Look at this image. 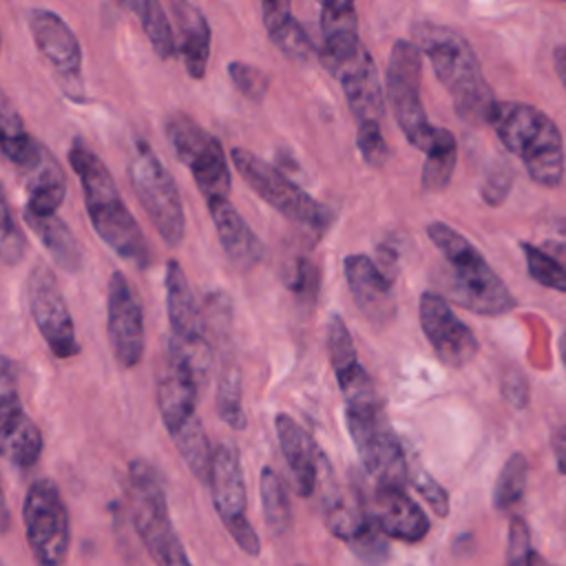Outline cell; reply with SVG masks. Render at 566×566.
<instances>
[{
  "label": "cell",
  "mask_w": 566,
  "mask_h": 566,
  "mask_svg": "<svg viewBox=\"0 0 566 566\" xmlns=\"http://www.w3.org/2000/svg\"><path fill=\"white\" fill-rule=\"evenodd\" d=\"M497 139L522 159L528 177L555 188L564 177V142L557 124L539 108L524 102H497L491 122Z\"/></svg>",
  "instance_id": "obj_5"
},
{
  "label": "cell",
  "mask_w": 566,
  "mask_h": 566,
  "mask_svg": "<svg viewBox=\"0 0 566 566\" xmlns=\"http://www.w3.org/2000/svg\"><path fill=\"white\" fill-rule=\"evenodd\" d=\"M533 546H531V531L528 524L515 515L511 517L509 524V542H506V564L509 566H528L531 555H533Z\"/></svg>",
  "instance_id": "obj_41"
},
{
  "label": "cell",
  "mask_w": 566,
  "mask_h": 566,
  "mask_svg": "<svg viewBox=\"0 0 566 566\" xmlns=\"http://www.w3.org/2000/svg\"><path fill=\"white\" fill-rule=\"evenodd\" d=\"M356 146L365 164L371 168H382L389 159V146L380 133L378 122L356 124Z\"/></svg>",
  "instance_id": "obj_39"
},
{
  "label": "cell",
  "mask_w": 566,
  "mask_h": 566,
  "mask_svg": "<svg viewBox=\"0 0 566 566\" xmlns=\"http://www.w3.org/2000/svg\"><path fill=\"white\" fill-rule=\"evenodd\" d=\"M201 385L203 382L199 380L188 358L179 352L177 345L168 340L157 374L159 413L190 473L197 480L208 482L214 449L210 447L203 424L197 416V394Z\"/></svg>",
  "instance_id": "obj_3"
},
{
  "label": "cell",
  "mask_w": 566,
  "mask_h": 566,
  "mask_svg": "<svg viewBox=\"0 0 566 566\" xmlns=\"http://www.w3.org/2000/svg\"><path fill=\"white\" fill-rule=\"evenodd\" d=\"M528 566H551L542 555H537V553H533L531 555V562H528Z\"/></svg>",
  "instance_id": "obj_50"
},
{
  "label": "cell",
  "mask_w": 566,
  "mask_h": 566,
  "mask_svg": "<svg viewBox=\"0 0 566 566\" xmlns=\"http://www.w3.org/2000/svg\"><path fill=\"white\" fill-rule=\"evenodd\" d=\"M175 18L179 24V55L184 66L192 80H201L206 75L208 57H210V27L206 15L197 9L192 0H172Z\"/></svg>",
  "instance_id": "obj_26"
},
{
  "label": "cell",
  "mask_w": 566,
  "mask_h": 566,
  "mask_svg": "<svg viewBox=\"0 0 566 566\" xmlns=\"http://www.w3.org/2000/svg\"><path fill=\"white\" fill-rule=\"evenodd\" d=\"M29 31L40 55L53 69L62 93L75 104L86 102V88L82 80V49L71 27L49 9H31Z\"/></svg>",
  "instance_id": "obj_15"
},
{
  "label": "cell",
  "mask_w": 566,
  "mask_h": 566,
  "mask_svg": "<svg viewBox=\"0 0 566 566\" xmlns=\"http://www.w3.org/2000/svg\"><path fill=\"white\" fill-rule=\"evenodd\" d=\"M551 447H553V453H555L557 471H559L562 475H566V424L553 429Z\"/></svg>",
  "instance_id": "obj_48"
},
{
  "label": "cell",
  "mask_w": 566,
  "mask_h": 566,
  "mask_svg": "<svg viewBox=\"0 0 566 566\" xmlns=\"http://www.w3.org/2000/svg\"><path fill=\"white\" fill-rule=\"evenodd\" d=\"M513 184V172L506 164H497L493 166L484 179H482V186H480V195L486 203L491 206H500L504 201V197L509 195V188Z\"/></svg>",
  "instance_id": "obj_44"
},
{
  "label": "cell",
  "mask_w": 566,
  "mask_h": 566,
  "mask_svg": "<svg viewBox=\"0 0 566 566\" xmlns=\"http://www.w3.org/2000/svg\"><path fill=\"white\" fill-rule=\"evenodd\" d=\"M128 177L135 197L148 214L153 228L168 248H177L186 232V214L177 184L159 161L146 139L135 142L128 164Z\"/></svg>",
  "instance_id": "obj_7"
},
{
  "label": "cell",
  "mask_w": 566,
  "mask_h": 566,
  "mask_svg": "<svg viewBox=\"0 0 566 566\" xmlns=\"http://www.w3.org/2000/svg\"><path fill=\"white\" fill-rule=\"evenodd\" d=\"M418 316L429 345L447 367L460 369L475 358L480 347L478 338L469 325L453 314L444 296L436 292H422Z\"/></svg>",
  "instance_id": "obj_18"
},
{
  "label": "cell",
  "mask_w": 566,
  "mask_h": 566,
  "mask_svg": "<svg viewBox=\"0 0 566 566\" xmlns=\"http://www.w3.org/2000/svg\"><path fill=\"white\" fill-rule=\"evenodd\" d=\"M0 243H2V261L7 265H13L24 256L27 239H24L22 230L18 228V221L11 214L9 201L2 203V241Z\"/></svg>",
  "instance_id": "obj_42"
},
{
  "label": "cell",
  "mask_w": 566,
  "mask_h": 566,
  "mask_svg": "<svg viewBox=\"0 0 566 566\" xmlns=\"http://www.w3.org/2000/svg\"><path fill=\"white\" fill-rule=\"evenodd\" d=\"M206 203L228 261L241 272L254 270L265 252L261 239L228 199H210Z\"/></svg>",
  "instance_id": "obj_24"
},
{
  "label": "cell",
  "mask_w": 566,
  "mask_h": 566,
  "mask_svg": "<svg viewBox=\"0 0 566 566\" xmlns=\"http://www.w3.org/2000/svg\"><path fill=\"white\" fill-rule=\"evenodd\" d=\"M427 234L449 265L444 290L453 303L482 316H500L515 307L504 281L467 237L442 221L429 223Z\"/></svg>",
  "instance_id": "obj_4"
},
{
  "label": "cell",
  "mask_w": 566,
  "mask_h": 566,
  "mask_svg": "<svg viewBox=\"0 0 566 566\" xmlns=\"http://www.w3.org/2000/svg\"><path fill=\"white\" fill-rule=\"evenodd\" d=\"M259 486H261V504H263L265 524L276 535L290 531L292 509H290V500H287V493H285V486H283L279 473L270 467H263Z\"/></svg>",
  "instance_id": "obj_34"
},
{
  "label": "cell",
  "mask_w": 566,
  "mask_h": 566,
  "mask_svg": "<svg viewBox=\"0 0 566 566\" xmlns=\"http://www.w3.org/2000/svg\"><path fill=\"white\" fill-rule=\"evenodd\" d=\"M279 444L283 451V458L287 462V469L292 473L294 489L298 495L310 497L316 478H318V451L312 442V438L305 433V429L287 413H279L274 420Z\"/></svg>",
  "instance_id": "obj_25"
},
{
  "label": "cell",
  "mask_w": 566,
  "mask_h": 566,
  "mask_svg": "<svg viewBox=\"0 0 566 566\" xmlns=\"http://www.w3.org/2000/svg\"><path fill=\"white\" fill-rule=\"evenodd\" d=\"M385 537H387V535H385L376 524H371L369 531L363 533L358 539H354L349 546H352V551H354L363 562L376 566V564H380V562L387 557Z\"/></svg>",
  "instance_id": "obj_45"
},
{
  "label": "cell",
  "mask_w": 566,
  "mask_h": 566,
  "mask_svg": "<svg viewBox=\"0 0 566 566\" xmlns=\"http://www.w3.org/2000/svg\"><path fill=\"white\" fill-rule=\"evenodd\" d=\"M164 285H166V307H168V321H170L168 340L179 347V352L188 358V363L197 371L199 380L206 382L212 367V347L206 338L201 312L195 303V296L190 292L188 279L179 261L170 259L166 263Z\"/></svg>",
  "instance_id": "obj_13"
},
{
  "label": "cell",
  "mask_w": 566,
  "mask_h": 566,
  "mask_svg": "<svg viewBox=\"0 0 566 566\" xmlns=\"http://www.w3.org/2000/svg\"><path fill=\"white\" fill-rule=\"evenodd\" d=\"M559 354H562V360H564V367H566V332L559 338Z\"/></svg>",
  "instance_id": "obj_51"
},
{
  "label": "cell",
  "mask_w": 566,
  "mask_h": 566,
  "mask_svg": "<svg viewBox=\"0 0 566 566\" xmlns=\"http://www.w3.org/2000/svg\"><path fill=\"white\" fill-rule=\"evenodd\" d=\"M128 493L135 531L153 562L157 566H195L175 533L161 480L148 462H130Z\"/></svg>",
  "instance_id": "obj_6"
},
{
  "label": "cell",
  "mask_w": 566,
  "mask_h": 566,
  "mask_svg": "<svg viewBox=\"0 0 566 566\" xmlns=\"http://www.w3.org/2000/svg\"><path fill=\"white\" fill-rule=\"evenodd\" d=\"M409 480L416 486V491L427 500V504L433 509L436 515L444 517L449 513V495H447V491L427 471H422L418 467L416 471H409Z\"/></svg>",
  "instance_id": "obj_43"
},
{
  "label": "cell",
  "mask_w": 566,
  "mask_h": 566,
  "mask_svg": "<svg viewBox=\"0 0 566 566\" xmlns=\"http://www.w3.org/2000/svg\"><path fill=\"white\" fill-rule=\"evenodd\" d=\"M376 265H378V270L394 283L396 281V274H398V250L394 248V243H382V245H378V250H376Z\"/></svg>",
  "instance_id": "obj_47"
},
{
  "label": "cell",
  "mask_w": 566,
  "mask_h": 566,
  "mask_svg": "<svg viewBox=\"0 0 566 566\" xmlns=\"http://www.w3.org/2000/svg\"><path fill=\"white\" fill-rule=\"evenodd\" d=\"M2 124H0V146L4 157L20 170L27 172L44 155V146L29 135L20 113L11 106L9 97H2Z\"/></svg>",
  "instance_id": "obj_30"
},
{
  "label": "cell",
  "mask_w": 566,
  "mask_h": 566,
  "mask_svg": "<svg viewBox=\"0 0 566 566\" xmlns=\"http://www.w3.org/2000/svg\"><path fill=\"white\" fill-rule=\"evenodd\" d=\"M526 478H528V460L524 453H513L502 471H500V478L495 482V489H493V506L497 511H509L513 509L524 491H526Z\"/></svg>",
  "instance_id": "obj_36"
},
{
  "label": "cell",
  "mask_w": 566,
  "mask_h": 566,
  "mask_svg": "<svg viewBox=\"0 0 566 566\" xmlns=\"http://www.w3.org/2000/svg\"><path fill=\"white\" fill-rule=\"evenodd\" d=\"M553 60H555V71H557V75H559V80H562V84L566 88V44L555 49Z\"/></svg>",
  "instance_id": "obj_49"
},
{
  "label": "cell",
  "mask_w": 566,
  "mask_h": 566,
  "mask_svg": "<svg viewBox=\"0 0 566 566\" xmlns=\"http://www.w3.org/2000/svg\"><path fill=\"white\" fill-rule=\"evenodd\" d=\"M455 161H458V142L451 130L438 126V133L424 153V164L420 175L422 188L427 192L444 190L453 177Z\"/></svg>",
  "instance_id": "obj_32"
},
{
  "label": "cell",
  "mask_w": 566,
  "mask_h": 566,
  "mask_svg": "<svg viewBox=\"0 0 566 566\" xmlns=\"http://www.w3.org/2000/svg\"><path fill=\"white\" fill-rule=\"evenodd\" d=\"M230 157L245 184L292 223L314 234H321L329 226L332 212L294 181H290L281 170L265 164L261 157L245 148H232Z\"/></svg>",
  "instance_id": "obj_8"
},
{
  "label": "cell",
  "mask_w": 566,
  "mask_h": 566,
  "mask_svg": "<svg viewBox=\"0 0 566 566\" xmlns=\"http://www.w3.org/2000/svg\"><path fill=\"white\" fill-rule=\"evenodd\" d=\"M24 221L38 234L40 243L51 254L57 268L71 274L82 270V261H84L82 243L75 239L71 228L57 214L24 212Z\"/></svg>",
  "instance_id": "obj_29"
},
{
  "label": "cell",
  "mask_w": 566,
  "mask_h": 566,
  "mask_svg": "<svg viewBox=\"0 0 566 566\" xmlns=\"http://www.w3.org/2000/svg\"><path fill=\"white\" fill-rule=\"evenodd\" d=\"M367 511L371 522L391 539L413 544L429 531V517L400 486H374Z\"/></svg>",
  "instance_id": "obj_21"
},
{
  "label": "cell",
  "mask_w": 566,
  "mask_h": 566,
  "mask_svg": "<svg viewBox=\"0 0 566 566\" xmlns=\"http://www.w3.org/2000/svg\"><path fill=\"white\" fill-rule=\"evenodd\" d=\"M323 520L332 535L352 544L374 524L367 511V500L358 489H334L325 495Z\"/></svg>",
  "instance_id": "obj_27"
},
{
  "label": "cell",
  "mask_w": 566,
  "mask_h": 566,
  "mask_svg": "<svg viewBox=\"0 0 566 566\" xmlns=\"http://www.w3.org/2000/svg\"><path fill=\"white\" fill-rule=\"evenodd\" d=\"M108 340L122 367H135L144 356V312L135 287L115 270L108 279Z\"/></svg>",
  "instance_id": "obj_19"
},
{
  "label": "cell",
  "mask_w": 566,
  "mask_h": 566,
  "mask_svg": "<svg viewBox=\"0 0 566 566\" xmlns=\"http://www.w3.org/2000/svg\"><path fill=\"white\" fill-rule=\"evenodd\" d=\"M22 175L27 179L24 212L55 214L66 195V177L57 159L44 148L40 161Z\"/></svg>",
  "instance_id": "obj_28"
},
{
  "label": "cell",
  "mask_w": 566,
  "mask_h": 566,
  "mask_svg": "<svg viewBox=\"0 0 566 566\" xmlns=\"http://www.w3.org/2000/svg\"><path fill=\"white\" fill-rule=\"evenodd\" d=\"M217 411L228 427L237 431L245 429V413L241 407V374H239V367L230 360L223 363V371L219 376Z\"/></svg>",
  "instance_id": "obj_35"
},
{
  "label": "cell",
  "mask_w": 566,
  "mask_h": 566,
  "mask_svg": "<svg viewBox=\"0 0 566 566\" xmlns=\"http://www.w3.org/2000/svg\"><path fill=\"white\" fill-rule=\"evenodd\" d=\"M285 285L292 290V294L296 298H301V303H310L312 305L316 301V296H318L321 272H318V268L310 259L298 256L294 261L292 272L285 279Z\"/></svg>",
  "instance_id": "obj_40"
},
{
  "label": "cell",
  "mask_w": 566,
  "mask_h": 566,
  "mask_svg": "<svg viewBox=\"0 0 566 566\" xmlns=\"http://www.w3.org/2000/svg\"><path fill=\"white\" fill-rule=\"evenodd\" d=\"M413 42L429 57L440 84L449 91L458 117L467 124H489L497 99L486 84L480 62L464 35L444 24L420 22Z\"/></svg>",
  "instance_id": "obj_2"
},
{
  "label": "cell",
  "mask_w": 566,
  "mask_h": 566,
  "mask_svg": "<svg viewBox=\"0 0 566 566\" xmlns=\"http://www.w3.org/2000/svg\"><path fill=\"white\" fill-rule=\"evenodd\" d=\"M228 75H230L234 88L250 102H261L265 97L270 82H268V75L259 66L237 60V62L228 64Z\"/></svg>",
  "instance_id": "obj_38"
},
{
  "label": "cell",
  "mask_w": 566,
  "mask_h": 566,
  "mask_svg": "<svg viewBox=\"0 0 566 566\" xmlns=\"http://www.w3.org/2000/svg\"><path fill=\"white\" fill-rule=\"evenodd\" d=\"M166 137L175 155L188 166L206 201L228 199L232 177L221 142L186 113L166 119Z\"/></svg>",
  "instance_id": "obj_10"
},
{
  "label": "cell",
  "mask_w": 566,
  "mask_h": 566,
  "mask_svg": "<svg viewBox=\"0 0 566 566\" xmlns=\"http://www.w3.org/2000/svg\"><path fill=\"white\" fill-rule=\"evenodd\" d=\"M340 80L347 106L356 119V124L378 122L385 115V93L378 77V69L374 57L363 46L354 57L343 62L334 73Z\"/></svg>",
  "instance_id": "obj_22"
},
{
  "label": "cell",
  "mask_w": 566,
  "mask_h": 566,
  "mask_svg": "<svg viewBox=\"0 0 566 566\" xmlns=\"http://www.w3.org/2000/svg\"><path fill=\"white\" fill-rule=\"evenodd\" d=\"M562 2H566V0H562Z\"/></svg>",
  "instance_id": "obj_52"
},
{
  "label": "cell",
  "mask_w": 566,
  "mask_h": 566,
  "mask_svg": "<svg viewBox=\"0 0 566 566\" xmlns=\"http://www.w3.org/2000/svg\"><path fill=\"white\" fill-rule=\"evenodd\" d=\"M270 40L279 46V51H283L287 57L292 60H301L305 62L307 57H312L316 51L314 42L310 40L307 31L303 29V24L292 15L287 22H283L281 27L272 29L270 33Z\"/></svg>",
  "instance_id": "obj_37"
},
{
  "label": "cell",
  "mask_w": 566,
  "mask_h": 566,
  "mask_svg": "<svg viewBox=\"0 0 566 566\" xmlns=\"http://www.w3.org/2000/svg\"><path fill=\"white\" fill-rule=\"evenodd\" d=\"M27 544L38 566H62L71 546L69 511L60 489L49 480H35L22 504Z\"/></svg>",
  "instance_id": "obj_11"
},
{
  "label": "cell",
  "mask_w": 566,
  "mask_h": 566,
  "mask_svg": "<svg viewBox=\"0 0 566 566\" xmlns=\"http://www.w3.org/2000/svg\"><path fill=\"white\" fill-rule=\"evenodd\" d=\"M347 429L358 451V458L374 480V486H400L409 482L407 453L394 433L385 409L345 411Z\"/></svg>",
  "instance_id": "obj_12"
},
{
  "label": "cell",
  "mask_w": 566,
  "mask_h": 566,
  "mask_svg": "<svg viewBox=\"0 0 566 566\" xmlns=\"http://www.w3.org/2000/svg\"><path fill=\"white\" fill-rule=\"evenodd\" d=\"M422 77V51L411 40H396L387 62V97L396 124L402 135L422 153L431 146L438 126L427 119V111L420 102Z\"/></svg>",
  "instance_id": "obj_9"
},
{
  "label": "cell",
  "mask_w": 566,
  "mask_h": 566,
  "mask_svg": "<svg viewBox=\"0 0 566 566\" xmlns=\"http://www.w3.org/2000/svg\"><path fill=\"white\" fill-rule=\"evenodd\" d=\"M520 248L533 281L544 287L566 292V241H546L544 245L522 243Z\"/></svg>",
  "instance_id": "obj_31"
},
{
  "label": "cell",
  "mask_w": 566,
  "mask_h": 566,
  "mask_svg": "<svg viewBox=\"0 0 566 566\" xmlns=\"http://www.w3.org/2000/svg\"><path fill=\"white\" fill-rule=\"evenodd\" d=\"M119 4H124L130 13H135L155 53L161 60H170L179 53L175 33L170 29V20L159 0H119Z\"/></svg>",
  "instance_id": "obj_33"
},
{
  "label": "cell",
  "mask_w": 566,
  "mask_h": 566,
  "mask_svg": "<svg viewBox=\"0 0 566 566\" xmlns=\"http://www.w3.org/2000/svg\"><path fill=\"white\" fill-rule=\"evenodd\" d=\"M27 301L35 327L55 358H71L80 352L75 323L53 272L38 263L27 279Z\"/></svg>",
  "instance_id": "obj_16"
},
{
  "label": "cell",
  "mask_w": 566,
  "mask_h": 566,
  "mask_svg": "<svg viewBox=\"0 0 566 566\" xmlns=\"http://www.w3.org/2000/svg\"><path fill=\"white\" fill-rule=\"evenodd\" d=\"M352 298L360 314L374 325H387L396 316V296L391 281L367 254H347L343 261Z\"/></svg>",
  "instance_id": "obj_20"
},
{
  "label": "cell",
  "mask_w": 566,
  "mask_h": 566,
  "mask_svg": "<svg viewBox=\"0 0 566 566\" xmlns=\"http://www.w3.org/2000/svg\"><path fill=\"white\" fill-rule=\"evenodd\" d=\"M69 161L82 184L86 212L97 237L119 259L133 263L135 268H148L150 248L133 212L124 203L106 164L82 137H75L71 142Z\"/></svg>",
  "instance_id": "obj_1"
},
{
  "label": "cell",
  "mask_w": 566,
  "mask_h": 566,
  "mask_svg": "<svg viewBox=\"0 0 566 566\" xmlns=\"http://www.w3.org/2000/svg\"><path fill=\"white\" fill-rule=\"evenodd\" d=\"M502 394H504V398H506L513 407H517V409L526 407V402H528V385H526V378H524L522 374H517V371L506 374L504 380H502Z\"/></svg>",
  "instance_id": "obj_46"
},
{
  "label": "cell",
  "mask_w": 566,
  "mask_h": 566,
  "mask_svg": "<svg viewBox=\"0 0 566 566\" xmlns=\"http://www.w3.org/2000/svg\"><path fill=\"white\" fill-rule=\"evenodd\" d=\"M0 440L2 455L18 469H29L40 460L42 433L22 409L15 367L7 356L2 358L0 378Z\"/></svg>",
  "instance_id": "obj_17"
},
{
  "label": "cell",
  "mask_w": 566,
  "mask_h": 566,
  "mask_svg": "<svg viewBox=\"0 0 566 566\" xmlns=\"http://www.w3.org/2000/svg\"><path fill=\"white\" fill-rule=\"evenodd\" d=\"M321 4V46L323 66L334 73L354 57L365 44L358 38V15L354 0H318Z\"/></svg>",
  "instance_id": "obj_23"
},
{
  "label": "cell",
  "mask_w": 566,
  "mask_h": 566,
  "mask_svg": "<svg viewBox=\"0 0 566 566\" xmlns=\"http://www.w3.org/2000/svg\"><path fill=\"white\" fill-rule=\"evenodd\" d=\"M208 484L212 493V504L228 533L234 537L243 553L259 555V535L245 520V480L241 469V455L234 444L221 442L214 447Z\"/></svg>",
  "instance_id": "obj_14"
}]
</instances>
